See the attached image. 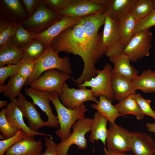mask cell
I'll return each mask as SVG.
<instances>
[{
	"mask_svg": "<svg viewBox=\"0 0 155 155\" xmlns=\"http://www.w3.org/2000/svg\"><path fill=\"white\" fill-rule=\"evenodd\" d=\"M155 26V9L146 17L138 21L136 24L135 34L142 31L149 30Z\"/></svg>",
	"mask_w": 155,
	"mask_h": 155,
	"instance_id": "36",
	"label": "cell"
},
{
	"mask_svg": "<svg viewBox=\"0 0 155 155\" xmlns=\"http://www.w3.org/2000/svg\"><path fill=\"white\" fill-rule=\"evenodd\" d=\"M154 9L152 0H135L130 13L137 22L146 17Z\"/></svg>",
	"mask_w": 155,
	"mask_h": 155,
	"instance_id": "30",
	"label": "cell"
},
{
	"mask_svg": "<svg viewBox=\"0 0 155 155\" xmlns=\"http://www.w3.org/2000/svg\"><path fill=\"white\" fill-rule=\"evenodd\" d=\"M99 97L98 103L91 104V107L106 118L110 124H115L116 119L123 116L119 114L115 106L112 104L111 101L103 96Z\"/></svg>",
	"mask_w": 155,
	"mask_h": 155,
	"instance_id": "28",
	"label": "cell"
},
{
	"mask_svg": "<svg viewBox=\"0 0 155 155\" xmlns=\"http://www.w3.org/2000/svg\"><path fill=\"white\" fill-rule=\"evenodd\" d=\"M17 100L16 99L10 102L5 108V117L11 126L19 130H23L29 135H42L52 137L51 135L34 131L26 124L22 114L17 106Z\"/></svg>",
	"mask_w": 155,
	"mask_h": 155,
	"instance_id": "18",
	"label": "cell"
},
{
	"mask_svg": "<svg viewBox=\"0 0 155 155\" xmlns=\"http://www.w3.org/2000/svg\"><path fill=\"white\" fill-rule=\"evenodd\" d=\"M154 111H155V110H154Z\"/></svg>",
	"mask_w": 155,
	"mask_h": 155,
	"instance_id": "50",
	"label": "cell"
},
{
	"mask_svg": "<svg viewBox=\"0 0 155 155\" xmlns=\"http://www.w3.org/2000/svg\"><path fill=\"white\" fill-rule=\"evenodd\" d=\"M26 82L18 74L10 78L5 85H0V92L8 98L10 102L15 99L20 93V91Z\"/></svg>",
	"mask_w": 155,
	"mask_h": 155,
	"instance_id": "29",
	"label": "cell"
},
{
	"mask_svg": "<svg viewBox=\"0 0 155 155\" xmlns=\"http://www.w3.org/2000/svg\"><path fill=\"white\" fill-rule=\"evenodd\" d=\"M20 63L17 64L9 65L0 67V84H4L9 77H11L18 73Z\"/></svg>",
	"mask_w": 155,
	"mask_h": 155,
	"instance_id": "38",
	"label": "cell"
},
{
	"mask_svg": "<svg viewBox=\"0 0 155 155\" xmlns=\"http://www.w3.org/2000/svg\"><path fill=\"white\" fill-rule=\"evenodd\" d=\"M94 3L102 5L107 6L109 3V0H91Z\"/></svg>",
	"mask_w": 155,
	"mask_h": 155,
	"instance_id": "44",
	"label": "cell"
},
{
	"mask_svg": "<svg viewBox=\"0 0 155 155\" xmlns=\"http://www.w3.org/2000/svg\"><path fill=\"white\" fill-rule=\"evenodd\" d=\"M153 72L154 76H155V71H153Z\"/></svg>",
	"mask_w": 155,
	"mask_h": 155,
	"instance_id": "48",
	"label": "cell"
},
{
	"mask_svg": "<svg viewBox=\"0 0 155 155\" xmlns=\"http://www.w3.org/2000/svg\"><path fill=\"white\" fill-rule=\"evenodd\" d=\"M134 98L144 115L149 116L155 119V112L150 106L151 101L144 98L140 94H134Z\"/></svg>",
	"mask_w": 155,
	"mask_h": 155,
	"instance_id": "37",
	"label": "cell"
},
{
	"mask_svg": "<svg viewBox=\"0 0 155 155\" xmlns=\"http://www.w3.org/2000/svg\"><path fill=\"white\" fill-rule=\"evenodd\" d=\"M113 70L111 65L106 63L102 69L99 70L95 77L78 86L79 88L90 87L95 97L103 96L112 101L115 99L112 84Z\"/></svg>",
	"mask_w": 155,
	"mask_h": 155,
	"instance_id": "7",
	"label": "cell"
},
{
	"mask_svg": "<svg viewBox=\"0 0 155 155\" xmlns=\"http://www.w3.org/2000/svg\"><path fill=\"white\" fill-rule=\"evenodd\" d=\"M46 49L42 43L34 39L22 49L24 52V58L35 61L42 54Z\"/></svg>",
	"mask_w": 155,
	"mask_h": 155,
	"instance_id": "31",
	"label": "cell"
},
{
	"mask_svg": "<svg viewBox=\"0 0 155 155\" xmlns=\"http://www.w3.org/2000/svg\"><path fill=\"white\" fill-rule=\"evenodd\" d=\"M24 57L22 49L14 44L11 39L0 46V67L19 64Z\"/></svg>",
	"mask_w": 155,
	"mask_h": 155,
	"instance_id": "20",
	"label": "cell"
},
{
	"mask_svg": "<svg viewBox=\"0 0 155 155\" xmlns=\"http://www.w3.org/2000/svg\"><path fill=\"white\" fill-rule=\"evenodd\" d=\"M154 6L155 7V0L154 1Z\"/></svg>",
	"mask_w": 155,
	"mask_h": 155,
	"instance_id": "49",
	"label": "cell"
},
{
	"mask_svg": "<svg viewBox=\"0 0 155 155\" xmlns=\"http://www.w3.org/2000/svg\"><path fill=\"white\" fill-rule=\"evenodd\" d=\"M153 39L152 33L149 30L136 33L122 53L126 55L132 62H135L144 57H148L152 47Z\"/></svg>",
	"mask_w": 155,
	"mask_h": 155,
	"instance_id": "6",
	"label": "cell"
},
{
	"mask_svg": "<svg viewBox=\"0 0 155 155\" xmlns=\"http://www.w3.org/2000/svg\"><path fill=\"white\" fill-rule=\"evenodd\" d=\"M21 1L28 18L32 16L41 3V0H22Z\"/></svg>",
	"mask_w": 155,
	"mask_h": 155,
	"instance_id": "41",
	"label": "cell"
},
{
	"mask_svg": "<svg viewBox=\"0 0 155 155\" xmlns=\"http://www.w3.org/2000/svg\"><path fill=\"white\" fill-rule=\"evenodd\" d=\"M42 148L41 138L37 141L34 136L28 135L14 144L4 155H41Z\"/></svg>",
	"mask_w": 155,
	"mask_h": 155,
	"instance_id": "16",
	"label": "cell"
},
{
	"mask_svg": "<svg viewBox=\"0 0 155 155\" xmlns=\"http://www.w3.org/2000/svg\"><path fill=\"white\" fill-rule=\"evenodd\" d=\"M5 108L0 112V131L6 138L11 137L17 134L19 130L13 127L7 120L5 115Z\"/></svg>",
	"mask_w": 155,
	"mask_h": 155,
	"instance_id": "34",
	"label": "cell"
},
{
	"mask_svg": "<svg viewBox=\"0 0 155 155\" xmlns=\"http://www.w3.org/2000/svg\"><path fill=\"white\" fill-rule=\"evenodd\" d=\"M35 35L27 30L20 24H17L16 31L11 40L14 44L22 49L34 39Z\"/></svg>",
	"mask_w": 155,
	"mask_h": 155,
	"instance_id": "32",
	"label": "cell"
},
{
	"mask_svg": "<svg viewBox=\"0 0 155 155\" xmlns=\"http://www.w3.org/2000/svg\"><path fill=\"white\" fill-rule=\"evenodd\" d=\"M135 0H109L105 15L118 22L130 12Z\"/></svg>",
	"mask_w": 155,
	"mask_h": 155,
	"instance_id": "24",
	"label": "cell"
},
{
	"mask_svg": "<svg viewBox=\"0 0 155 155\" xmlns=\"http://www.w3.org/2000/svg\"><path fill=\"white\" fill-rule=\"evenodd\" d=\"M91 129V134L89 137L90 142L94 143L100 140L104 146V150H106V144L108 129L107 128L108 119L98 112L94 114Z\"/></svg>",
	"mask_w": 155,
	"mask_h": 155,
	"instance_id": "23",
	"label": "cell"
},
{
	"mask_svg": "<svg viewBox=\"0 0 155 155\" xmlns=\"http://www.w3.org/2000/svg\"><path fill=\"white\" fill-rule=\"evenodd\" d=\"M52 69L58 70L69 75L73 73L68 57L65 56L60 57L59 53L50 46L35 61L33 71L24 85H29L38 79L44 72Z\"/></svg>",
	"mask_w": 155,
	"mask_h": 155,
	"instance_id": "3",
	"label": "cell"
},
{
	"mask_svg": "<svg viewBox=\"0 0 155 155\" xmlns=\"http://www.w3.org/2000/svg\"><path fill=\"white\" fill-rule=\"evenodd\" d=\"M73 78L55 69L47 70L38 79L29 85L32 88L48 92H55L59 95L62 92L65 82Z\"/></svg>",
	"mask_w": 155,
	"mask_h": 155,
	"instance_id": "8",
	"label": "cell"
},
{
	"mask_svg": "<svg viewBox=\"0 0 155 155\" xmlns=\"http://www.w3.org/2000/svg\"><path fill=\"white\" fill-rule=\"evenodd\" d=\"M134 90H140L144 93H155V76L153 71L144 70L140 75L133 80Z\"/></svg>",
	"mask_w": 155,
	"mask_h": 155,
	"instance_id": "26",
	"label": "cell"
},
{
	"mask_svg": "<svg viewBox=\"0 0 155 155\" xmlns=\"http://www.w3.org/2000/svg\"><path fill=\"white\" fill-rule=\"evenodd\" d=\"M8 104V101L7 100L0 101V108H3L6 106Z\"/></svg>",
	"mask_w": 155,
	"mask_h": 155,
	"instance_id": "46",
	"label": "cell"
},
{
	"mask_svg": "<svg viewBox=\"0 0 155 155\" xmlns=\"http://www.w3.org/2000/svg\"><path fill=\"white\" fill-rule=\"evenodd\" d=\"M104 155H133L125 152H111L108 149L104 150Z\"/></svg>",
	"mask_w": 155,
	"mask_h": 155,
	"instance_id": "43",
	"label": "cell"
},
{
	"mask_svg": "<svg viewBox=\"0 0 155 155\" xmlns=\"http://www.w3.org/2000/svg\"><path fill=\"white\" fill-rule=\"evenodd\" d=\"M25 93L31 98L35 105L38 106L46 114L47 117L46 121L47 126L59 127L57 117L53 114L49 104L50 100L48 92L30 87L25 88Z\"/></svg>",
	"mask_w": 155,
	"mask_h": 155,
	"instance_id": "14",
	"label": "cell"
},
{
	"mask_svg": "<svg viewBox=\"0 0 155 155\" xmlns=\"http://www.w3.org/2000/svg\"><path fill=\"white\" fill-rule=\"evenodd\" d=\"M134 94L120 101L114 106L119 114L123 117H125L126 115L130 114L134 115L137 120H142L145 115L134 98Z\"/></svg>",
	"mask_w": 155,
	"mask_h": 155,
	"instance_id": "27",
	"label": "cell"
},
{
	"mask_svg": "<svg viewBox=\"0 0 155 155\" xmlns=\"http://www.w3.org/2000/svg\"><path fill=\"white\" fill-rule=\"evenodd\" d=\"M114 66L113 74H117L133 79L138 75L137 70L130 64L128 57L122 53L109 57Z\"/></svg>",
	"mask_w": 155,
	"mask_h": 155,
	"instance_id": "21",
	"label": "cell"
},
{
	"mask_svg": "<svg viewBox=\"0 0 155 155\" xmlns=\"http://www.w3.org/2000/svg\"><path fill=\"white\" fill-rule=\"evenodd\" d=\"M16 25L0 17V46L12 39L16 31Z\"/></svg>",
	"mask_w": 155,
	"mask_h": 155,
	"instance_id": "33",
	"label": "cell"
},
{
	"mask_svg": "<svg viewBox=\"0 0 155 155\" xmlns=\"http://www.w3.org/2000/svg\"><path fill=\"white\" fill-rule=\"evenodd\" d=\"M93 119L85 118L78 120L73 125V131L65 140L61 142L56 145V150L59 155H67L70 147L76 145L78 148L86 149L87 144L85 135L91 131Z\"/></svg>",
	"mask_w": 155,
	"mask_h": 155,
	"instance_id": "5",
	"label": "cell"
},
{
	"mask_svg": "<svg viewBox=\"0 0 155 155\" xmlns=\"http://www.w3.org/2000/svg\"><path fill=\"white\" fill-rule=\"evenodd\" d=\"M105 15V19L102 32V45L105 54L109 57L122 53L125 46L119 34L117 22Z\"/></svg>",
	"mask_w": 155,
	"mask_h": 155,
	"instance_id": "9",
	"label": "cell"
},
{
	"mask_svg": "<svg viewBox=\"0 0 155 155\" xmlns=\"http://www.w3.org/2000/svg\"><path fill=\"white\" fill-rule=\"evenodd\" d=\"M46 149L41 155H59L56 150L57 144L51 139L44 137Z\"/></svg>",
	"mask_w": 155,
	"mask_h": 155,
	"instance_id": "42",
	"label": "cell"
},
{
	"mask_svg": "<svg viewBox=\"0 0 155 155\" xmlns=\"http://www.w3.org/2000/svg\"><path fill=\"white\" fill-rule=\"evenodd\" d=\"M0 18L17 24L27 20L28 16L19 0H0Z\"/></svg>",
	"mask_w": 155,
	"mask_h": 155,
	"instance_id": "13",
	"label": "cell"
},
{
	"mask_svg": "<svg viewBox=\"0 0 155 155\" xmlns=\"http://www.w3.org/2000/svg\"><path fill=\"white\" fill-rule=\"evenodd\" d=\"M50 101L55 107L57 114L60 128L55 133L61 142L66 140L71 134L70 130L77 120L84 118L85 114L88 110L84 103L74 109L68 108L61 103L59 95L55 92H48Z\"/></svg>",
	"mask_w": 155,
	"mask_h": 155,
	"instance_id": "2",
	"label": "cell"
},
{
	"mask_svg": "<svg viewBox=\"0 0 155 155\" xmlns=\"http://www.w3.org/2000/svg\"><path fill=\"white\" fill-rule=\"evenodd\" d=\"M0 138L1 140H5V138L3 135L0 134Z\"/></svg>",
	"mask_w": 155,
	"mask_h": 155,
	"instance_id": "47",
	"label": "cell"
},
{
	"mask_svg": "<svg viewBox=\"0 0 155 155\" xmlns=\"http://www.w3.org/2000/svg\"><path fill=\"white\" fill-rule=\"evenodd\" d=\"M106 8L94 3L91 0H71L67 7L57 13L63 17L80 18L104 13Z\"/></svg>",
	"mask_w": 155,
	"mask_h": 155,
	"instance_id": "11",
	"label": "cell"
},
{
	"mask_svg": "<svg viewBox=\"0 0 155 155\" xmlns=\"http://www.w3.org/2000/svg\"><path fill=\"white\" fill-rule=\"evenodd\" d=\"M137 22L130 12L117 22L119 34L125 47L135 34Z\"/></svg>",
	"mask_w": 155,
	"mask_h": 155,
	"instance_id": "25",
	"label": "cell"
},
{
	"mask_svg": "<svg viewBox=\"0 0 155 155\" xmlns=\"http://www.w3.org/2000/svg\"><path fill=\"white\" fill-rule=\"evenodd\" d=\"M28 135L22 130H20L14 136L0 141V155H4L6 151L14 144Z\"/></svg>",
	"mask_w": 155,
	"mask_h": 155,
	"instance_id": "35",
	"label": "cell"
},
{
	"mask_svg": "<svg viewBox=\"0 0 155 155\" xmlns=\"http://www.w3.org/2000/svg\"><path fill=\"white\" fill-rule=\"evenodd\" d=\"M59 97L63 104L71 109L79 106L87 101H94L96 104L99 101L91 89L86 88H70L66 83L64 84L62 93Z\"/></svg>",
	"mask_w": 155,
	"mask_h": 155,
	"instance_id": "12",
	"label": "cell"
},
{
	"mask_svg": "<svg viewBox=\"0 0 155 155\" xmlns=\"http://www.w3.org/2000/svg\"><path fill=\"white\" fill-rule=\"evenodd\" d=\"M63 17L41 3L32 16L21 24L27 30L37 34L44 31Z\"/></svg>",
	"mask_w": 155,
	"mask_h": 155,
	"instance_id": "4",
	"label": "cell"
},
{
	"mask_svg": "<svg viewBox=\"0 0 155 155\" xmlns=\"http://www.w3.org/2000/svg\"><path fill=\"white\" fill-rule=\"evenodd\" d=\"M79 18L63 17L44 31L36 34L34 39L42 43L46 48L50 46L52 41L63 30L76 23Z\"/></svg>",
	"mask_w": 155,
	"mask_h": 155,
	"instance_id": "17",
	"label": "cell"
},
{
	"mask_svg": "<svg viewBox=\"0 0 155 155\" xmlns=\"http://www.w3.org/2000/svg\"><path fill=\"white\" fill-rule=\"evenodd\" d=\"M131 151L133 155H154L155 142L146 133L132 132Z\"/></svg>",
	"mask_w": 155,
	"mask_h": 155,
	"instance_id": "19",
	"label": "cell"
},
{
	"mask_svg": "<svg viewBox=\"0 0 155 155\" xmlns=\"http://www.w3.org/2000/svg\"><path fill=\"white\" fill-rule=\"evenodd\" d=\"M35 65V61L24 58L20 63L18 74L21 76L26 82L32 73Z\"/></svg>",
	"mask_w": 155,
	"mask_h": 155,
	"instance_id": "39",
	"label": "cell"
},
{
	"mask_svg": "<svg viewBox=\"0 0 155 155\" xmlns=\"http://www.w3.org/2000/svg\"><path fill=\"white\" fill-rule=\"evenodd\" d=\"M146 126L148 131L155 133V123H147L146 124Z\"/></svg>",
	"mask_w": 155,
	"mask_h": 155,
	"instance_id": "45",
	"label": "cell"
},
{
	"mask_svg": "<svg viewBox=\"0 0 155 155\" xmlns=\"http://www.w3.org/2000/svg\"><path fill=\"white\" fill-rule=\"evenodd\" d=\"M71 0H41L43 4L51 11L57 13L67 7Z\"/></svg>",
	"mask_w": 155,
	"mask_h": 155,
	"instance_id": "40",
	"label": "cell"
},
{
	"mask_svg": "<svg viewBox=\"0 0 155 155\" xmlns=\"http://www.w3.org/2000/svg\"><path fill=\"white\" fill-rule=\"evenodd\" d=\"M104 13L79 18L52 42L50 46L59 53H72L81 57L84 63L82 73L79 78H73L78 86L95 77L99 70L96 64L105 54L102 45V32H98L104 24Z\"/></svg>",
	"mask_w": 155,
	"mask_h": 155,
	"instance_id": "1",
	"label": "cell"
},
{
	"mask_svg": "<svg viewBox=\"0 0 155 155\" xmlns=\"http://www.w3.org/2000/svg\"><path fill=\"white\" fill-rule=\"evenodd\" d=\"M132 141V132L116 124H110L106 140L108 150L118 152L130 151Z\"/></svg>",
	"mask_w": 155,
	"mask_h": 155,
	"instance_id": "10",
	"label": "cell"
},
{
	"mask_svg": "<svg viewBox=\"0 0 155 155\" xmlns=\"http://www.w3.org/2000/svg\"><path fill=\"white\" fill-rule=\"evenodd\" d=\"M16 104L23 117L27 119L28 127L31 129L38 132L42 127L47 126L46 121H44L42 119L35 104L33 102L28 100L22 93H20L18 96Z\"/></svg>",
	"mask_w": 155,
	"mask_h": 155,
	"instance_id": "15",
	"label": "cell"
},
{
	"mask_svg": "<svg viewBox=\"0 0 155 155\" xmlns=\"http://www.w3.org/2000/svg\"><path fill=\"white\" fill-rule=\"evenodd\" d=\"M112 84L115 99L121 101L135 93L133 80L115 74H113Z\"/></svg>",
	"mask_w": 155,
	"mask_h": 155,
	"instance_id": "22",
	"label": "cell"
}]
</instances>
